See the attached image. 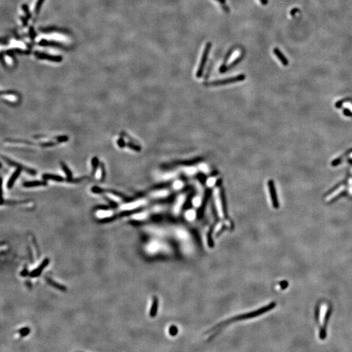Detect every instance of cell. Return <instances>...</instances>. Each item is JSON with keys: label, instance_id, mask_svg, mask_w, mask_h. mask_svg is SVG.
I'll return each instance as SVG.
<instances>
[{"label": "cell", "instance_id": "7a4b0ae2", "mask_svg": "<svg viewBox=\"0 0 352 352\" xmlns=\"http://www.w3.org/2000/svg\"><path fill=\"white\" fill-rule=\"evenodd\" d=\"M329 307L326 303H321L320 307V312H319V321L321 326V331H320V336L322 338H325L326 336V324L327 322V320L328 318V315L329 314Z\"/></svg>", "mask_w": 352, "mask_h": 352}, {"label": "cell", "instance_id": "5bb4252c", "mask_svg": "<svg viewBox=\"0 0 352 352\" xmlns=\"http://www.w3.org/2000/svg\"><path fill=\"white\" fill-rule=\"evenodd\" d=\"M344 187H340L339 189H338L337 190H335V192H333V193H331V194L327 198V199H326L327 201H329V200L332 199L333 198H335V196H336V195L340 194V193L344 190Z\"/></svg>", "mask_w": 352, "mask_h": 352}, {"label": "cell", "instance_id": "8fae6325", "mask_svg": "<svg viewBox=\"0 0 352 352\" xmlns=\"http://www.w3.org/2000/svg\"><path fill=\"white\" fill-rule=\"evenodd\" d=\"M220 200H221V204L223 206V210L224 212V215L227 216V209H226V199H225V194L223 189H221L220 191Z\"/></svg>", "mask_w": 352, "mask_h": 352}, {"label": "cell", "instance_id": "5b68a950", "mask_svg": "<svg viewBox=\"0 0 352 352\" xmlns=\"http://www.w3.org/2000/svg\"><path fill=\"white\" fill-rule=\"evenodd\" d=\"M2 157L3 158L4 161H5V162H7V163L9 164L10 166H12V167H16L17 168H20V170H24V171H27V173H29V174H31V175H34V174H36V171H35V170H34L31 169V168H27V167H24V166H23V165H22V164H20L18 163V162H15V161H12L11 159H9V158H8L7 157H6L2 156Z\"/></svg>", "mask_w": 352, "mask_h": 352}, {"label": "cell", "instance_id": "ba28073f", "mask_svg": "<svg viewBox=\"0 0 352 352\" xmlns=\"http://www.w3.org/2000/svg\"><path fill=\"white\" fill-rule=\"evenodd\" d=\"M46 182L42 181H26L24 182L23 186L25 187H39V186H46Z\"/></svg>", "mask_w": 352, "mask_h": 352}, {"label": "cell", "instance_id": "d6986e66", "mask_svg": "<svg viewBox=\"0 0 352 352\" xmlns=\"http://www.w3.org/2000/svg\"><path fill=\"white\" fill-rule=\"evenodd\" d=\"M260 2H261V3L263 4L264 5H266L267 4V3H268L267 0H260Z\"/></svg>", "mask_w": 352, "mask_h": 352}, {"label": "cell", "instance_id": "ac0fdd59", "mask_svg": "<svg viewBox=\"0 0 352 352\" xmlns=\"http://www.w3.org/2000/svg\"><path fill=\"white\" fill-rule=\"evenodd\" d=\"M344 106L347 108H348V109H350V110H351V111L352 112V105L350 104V103H348V102H347V103H344Z\"/></svg>", "mask_w": 352, "mask_h": 352}, {"label": "cell", "instance_id": "9c48e42d", "mask_svg": "<svg viewBox=\"0 0 352 352\" xmlns=\"http://www.w3.org/2000/svg\"><path fill=\"white\" fill-rule=\"evenodd\" d=\"M45 180H52L55 181L61 182L65 181V179L58 175H54V174H44L43 176Z\"/></svg>", "mask_w": 352, "mask_h": 352}, {"label": "cell", "instance_id": "52a82bcc", "mask_svg": "<svg viewBox=\"0 0 352 352\" xmlns=\"http://www.w3.org/2000/svg\"><path fill=\"white\" fill-rule=\"evenodd\" d=\"M21 171H22V170H20V168H17V170L12 174V175L11 176V177L9 179L8 183H7V187L9 189H11L12 187V186L14 185V184H15V182L16 181L17 178L18 177Z\"/></svg>", "mask_w": 352, "mask_h": 352}, {"label": "cell", "instance_id": "e0dca14e", "mask_svg": "<svg viewBox=\"0 0 352 352\" xmlns=\"http://www.w3.org/2000/svg\"><path fill=\"white\" fill-rule=\"evenodd\" d=\"M117 144H118V146L120 148H123V147H125V141H124V140L123 138H120L118 140V141H117Z\"/></svg>", "mask_w": 352, "mask_h": 352}, {"label": "cell", "instance_id": "9a60e30c", "mask_svg": "<svg viewBox=\"0 0 352 352\" xmlns=\"http://www.w3.org/2000/svg\"><path fill=\"white\" fill-rule=\"evenodd\" d=\"M92 167H93V173L96 171V168L99 167V162L98 158L96 157H93L92 158Z\"/></svg>", "mask_w": 352, "mask_h": 352}, {"label": "cell", "instance_id": "2e32d148", "mask_svg": "<svg viewBox=\"0 0 352 352\" xmlns=\"http://www.w3.org/2000/svg\"><path fill=\"white\" fill-rule=\"evenodd\" d=\"M128 146L132 149H134L135 151H140V148L139 146H136V145H134L133 143H128Z\"/></svg>", "mask_w": 352, "mask_h": 352}, {"label": "cell", "instance_id": "3957f363", "mask_svg": "<svg viewBox=\"0 0 352 352\" xmlns=\"http://www.w3.org/2000/svg\"><path fill=\"white\" fill-rule=\"evenodd\" d=\"M245 78H246V77H245V74H239V75L236 76V77L228 78L223 79V80H215V81L207 83V84H205V86H218L226 85V84H233V83L241 82V81L244 80Z\"/></svg>", "mask_w": 352, "mask_h": 352}, {"label": "cell", "instance_id": "6da1fadb", "mask_svg": "<svg viewBox=\"0 0 352 352\" xmlns=\"http://www.w3.org/2000/svg\"><path fill=\"white\" fill-rule=\"evenodd\" d=\"M275 303H271L270 305H267V306H266V307H265L261 308H260L259 310H256V311L251 312L247 313V314H242V315H240V316H239L233 317V318H231V319L228 320V321H226V322H224V323H220V325H218V326H217V327L218 328L219 327L224 326V325H226V324L230 323L233 322V321H239V320H245V319L252 318V317L258 316H259L260 314H264V312H267V311H269V310H270L272 309V308L275 307Z\"/></svg>", "mask_w": 352, "mask_h": 352}, {"label": "cell", "instance_id": "277c9868", "mask_svg": "<svg viewBox=\"0 0 352 352\" xmlns=\"http://www.w3.org/2000/svg\"><path fill=\"white\" fill-rule=\"evenodd\" d=\"M211 43H208L205 47V49L204 50L203 52V55H202V57L201 59V61H200V63H199V66L198 68V71L196 73V77L197 78H200L202 77V74L204 73V68H205V63L207 62V59H208V55L209 53L210 52L211 50Z\"/></svg>", "mask_w": 352, "mask_h": 352}, {"label": "cell", "instance_id": "4fadbf2b", "mask_svg": "<svg viewBox=\"0 0 352 352\" xmlns=\"http://www.w3.org/2000/svg\"><path fill=\"white\" fill-rule=\"evenodd\" d=\"M210 192H211V191H210V190H209V191H207V192H206V193H205V199H204V200H203V201H204V202H203V203H202V205H201L202 207H201V208H199V215H202V214H203V212H204V208H205V204H206L207 202H208V198H209V195H210Z\"/></svg>", "mask_w": 352, "mask_h": 352}, {"label": "cell", "instance_id": "30bf717a", "mask_svg": "<svg viewBox=\"0 0 352 352\" xmlns=\"http://www.w3.org/2000/svg\"><path fill=\"white\" fill-rule=\"evenodd\" d=\"M274 53H275L276 56H277V57L279 58V59L280 61V62L283 65H284V66L288 65V59L284 56V55H283L282 53L279 50V48H275L274 49Z\"/></svg>", "mask_w": 352, "mask_h": 352}, {"label": "cell", "instance_id": "7c38bea8", "mask_svg": "<svg viewBox=\"0 0 352 352\" xmlns=\"http://www.w3.org/2000/svg\"><path fill=\"white\" fill-rule=\"evenodd\" d=\"M152 305H153V306H152V308H151V309L150 316L151 317H154L155 316L156 313L157 312L158 305V301L157 298H154Z\"/></svg>", "mask_w": 352, "mask_h": 352}, {"label": "cell", "instance_id": "ffe728a7", "mask_svg": "<svg viewBox=\"0 0 352 352\" xmlns=\"http://www.w3.org/2000/svg\"><path fill=\"white\" fill-rule=\"evenodd\" d=\"M218 2H220L221 3H224L226 2V0H218Z\"/></svg>", "mask_w": 352, "mask_h": 352}, {"label": "cell", "instance_id": "8992f818", "mask_svg": "<svg viewBox=\"0 0 352 352\" xmlns=\"http://www.w3.org/2000/svg\"><path fill=\"white\" fill-rule=\"evenodd\" d=\"M268 187H269V190H270L271 198V199H272L273 205L275 208H279V202H278L277 194H276V190H275V186H274V183H273V181H271V180L269 181Z\"/></svg>", "mask_w": 352, "mask_h": 352}]
</instances>
